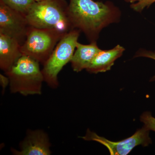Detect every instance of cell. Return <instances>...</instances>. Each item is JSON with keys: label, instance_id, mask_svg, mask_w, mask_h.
<instances>
[{"label": "cell", "instance_id": "1", "mask_svg": "<svg viewBox=\"0 0 155 155\" xmlns=\"http://www.w3.org/2000/svg\"><path fill=\"white\" fill-rule=\"evenodd\" d=\"M68 15L72 29L82 31L91 42L96 41L103 28L119 21L120 11L110 2L70 0Z\"/></svg>", "mask_w": 155, "mask_h": 155}, {"label": "cell", "instance_id": "2", "mask_svg": "<svg viewBox=\"0 0 155 155\" xmlns=\"http://www.w3.org/2000/svg\"><path fill=\"white\" fill-rule=\"evenodd\" d=\"M68 7L65 0H38L25 17L31 27L57 29L67 33L72 29L68 17Z\"/></svg>", "mask_w": 155, "mask_h": 155}, {"label": "cell", "instance_id": "3", "mask_svg": "<svg viewBox=\"0 0 155 155\" xmlns=\"http://www.w3.org/2000/svg\"><path fill=\"white\" fill-rule=\"evenodd\" d=\"M5 73L9 78L11 92L24 96L41 94L44 78L38 62L32 58L22 55Z\"/></svg>", "mask_w": 155, "mask_h": 155}, {"label": "cell", "instance_id": "4", "mask_svg": "<svg viewBox=\"0 0 155 155\" xmlns=\"http://www.w3.org/2000/svg\"><path fill=\"white\" fill-rule=\"evenodd\" d=\"M80 31L73 29L58 42L41 70L44 81L52 88L59 85L58 75L63 67L71 62L77 46Z\"/></svg>", "mask_w": 155, "mask_h": 155}, {"label": "cell", "instance_id": "5", "mask_svg": "<svg viewBox=\"0 0 155 155\" xmlns=\"http://www.w3.org/2000/svg\"><path fill=\"white\" fill-rule=\"evenodd\" d=\"M66 34L57 29L30 26L26 39L20 47L22 55L44 65L58 42Z\"/></svg>", "mask_w": 155, "mask_h": 155}, {"label": "cell", "instance_id": "6", "mask_svg": "<svg viewBox=\"0 0 155 155\" xmlns=\"http://www.w3.org/2000/svg\"><path fill=\"white\" fill-rule=\"evenodd\" d=\"M149 131L150 130L143 126L130 137L119 141L114 142L100 136L87 129L86 135L81 138L85 140L96 141L103 144L108 149L111 155H126L137 146L141 145L143 146L147 147L151 143Z\"/></svg>", "mask_w": 155, "mask_h": 155}, {"label": "cell", "instance_id": "7", "mask_svg": "<svg viewBox=\"0 0 155 155\" xmlns=\"http://www.w3.org/2000/svg\"><path fill=\"white\" fill-rule=\"evenodd\" d=\"M30 27L25 15L0 1V33L14 39L21 46Z\"/></svg>", "mask_w": 155, "mask_h": 155}, {"label": "cell", "instance_id": "8", "mask_svg": "<svg viewBox=\"0 0 155 155\" xmlns=\"http://www.w3.org/2000/svg\"><path fill=\"white\" fill-rule=\"evenodd\" d=\"M51 143L46 133L42 130L28 131L20 143V150L12 149L16 155H49Z\"/></svg>", "mask_w": 155, "mask_h": 155}, {"label": "cell", "instance_id": "9", "mask_svg": "<svg viewBox=\"0 0 155 155\" xmlns=\"http://www.w3.org/2000/svg\"><path fill=\"white\" fill-rule=\"evenodd\" d=\"M21 45L14 39L0 33V68L8 72L22 55Z\"/></svg>", "mask_w": 155, "mask_h": 155}, {"label": "cell", "instance_id": "10", "mask_svg": "<svg viewBox=\"0 0 155 155\" xmlns=\"http://www.w3.org/2000/svg\"><path fill=\"white\" fill-rule=\"evenodd\" d=\"M125 50L119 45L111 50H101L87 68V71L95 74L109 71L115 61L122 56Z\"/></svg>", "mask_w": 155, "mask_h": 155}, {"label": "cell", "instance_id": "11", "mask_svg": "<svg viewBox=\"0 0 155 155\" xmlns=\"http://www.w3.org/2000/svg\"><path fill=\"white\" fill-rule=\"evenodd\" d=\"M101 50L98 47L96 41L91 42L90 44L87 45L78 43L70 62L73 70L79 72L86 69Z\"/></svg>", "mask_w": 155, "mask_h": 155}, {"label": "cell", "instance_id": "12", "mask_svg": "<svg viewBox=\"0 0 155 155\" xmlns=\"http://www.w3.org/2000/svg\"><path fill=\"white\" fill-rule=\"evenodd\" d=\"M38 0H0L6 5L25 15Z\"/></svg>", "mask_w": 155, "mask_h": 155}, {"label": "cell", "instance_id": "13", "mask_svg": "<svg viewBox=\"0 0 155 155\" xmlns=\"http://www.w3.org/2000/svg\"><path fill=\"white\" fill-rule=\"evenodd\" d=\"M125 2L131 3L130 7L137 12H141L145 8H148L155 0H125Z\"/></svg>", "mask_w": 155, "mask_h": 155}, {"label": "cell", "instance_id": "14", "mask_svg": "<svg viewBox=\"0 0 155 155\" xmlns=\"http://www.w3.org/2000/svg\"><path fill=\"white\" fill-rule=\"evenodd\" d=\"M140 120L144 124V126L149 130L155 132V118L150 112H146L140 116Z\"/></svg>", "mask_w": 155, "mask_h": 155}, {"label": "cell", "instance_id": "15", "mask_svg": "<svg viewBox=\"0 0 155 155\" xmlns=\"http://www.w3.org/2000/svg\"><path fill=\"white\" fill-rule=\"evenodd\" d=\"M137 57H146L155 60V53L150 51H141L137 53Z\"/></svg>", "mask_w": 155, "mask_h": 155}, {"label": "cell", "instance_id": "16", "mask_svg": "<svg viewBox=\"0 0 155 155\" xmlns=\"http://www.w3.org/2000/svg\"><path fill=\"white\" fill-rule=\"evenodd\" d=\"M0 81H1V84L3 88V91L4 89L6 88L7 86L10 84V81L8 76L6 77L5 75L1 74L0 75Z\"/></svg>", "mask_w": 155, "mask_h": 155}]
</instances>
